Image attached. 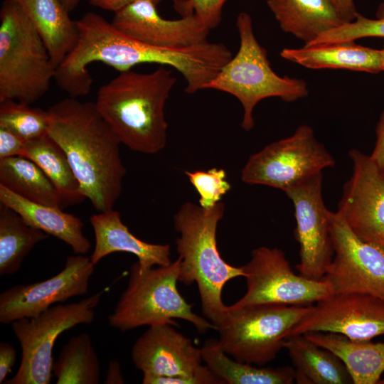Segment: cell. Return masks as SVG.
<instances>
[{
	"instance_id": "obj_5",
	"label": "cell",
	"mask_w": 384,
	"mask_h": 384,
	"mask_svg": "<svg viewBox=\"0 0 384 384\" xmlns=\"http://www.w3.org/2000/svg\"><path fill=\"white\" fill-rule=\"evenodd\" d=\"M57 67L18 0L0 11V101L31 105L50 89Z\"/></svg>"
},
{
	"instance_id": "obj_14",
	"label": "cell",
	"mask_w": 384,
	"mask_h": 384,
	"mask_svg": "<svg viewBox=\"0 0 384 384\" xmlns=\"http://www.w3.org/2000/svg\"><path fill=\"white\" fill-rule=\"evenodd\" d=\"M322 173L289 188L284 193L294 208V238L299 245V274L322 279L334 257L329 212L322 196Z\"/></svg>"
},
{
	"instance_id": "obj_18",
	"label": "cell",
	"mask_w": 384,
	"mask_h": 384,
	"mask_svg": "<svg viewBox=\"0 0 384 384\" xmlns=\"http://www.w3.org/2000/svg\"><path fill=\"white\" fill-rule=\"evenodd\" d=\"M149 0H139L114 12L112 23L132 38L164 48H183L207 41L210 31L196 15L166 19Z\"/></svg>"
},
{
	"instance_id": "obj_4",
	"label": "cell",
	"mask_w": 384,
	"mask_h": 384,
	"mask_svg": "<svg viewBox=\"0 0 384 384\" xmlns=\"http://www.w3.org/2000/svg\"><path fill=\"white\" fill-rule=\"evenodd\" d=\"M225 213L220 202L205 209L193 203H183L174 215V226L179 236L176 251L181 259L178 282L198 286L204 316L217 327L228 314L222 291L230 279L245 277L243 267L227 263L217 247L216 231Z\"/></svg>"
},
{
	"instance_id": "obj_28",
	"label": "cell",
	"mask_w": 384,
	"mask_h": 384,
	"mask_svg": "<svg viewBox=\"0 0 384 384\" xmlns=\"http://www.w3.org/2000/svg\"><path fill=\"white\" fill-rule=\"evenodd\" d=\"M22 156L42 169L59 191L66 206L85 200L65 151L48 134L26 141Z\"/></svg>"
},
{
	"instance_id": "obj_12",
	"label": "cell",
	"mask_w": 384,
	"mask_h": 384,
	"mask_svg": "<svg viewBox=\"0 0 384 384\" xmlns=\"http://www.w3.org/2000/svg\"><path fill=\"white\" fill-rule=\"evenodd\" d=\"M334 165L333 156L316 139L313 129L303 124L290 137L252 154L242 169L241 179L284 192L297 182Z\"/></svg>"
},
{
	"instance_id": "obj_15",
	"label": "cell",
	"mask_w": 384,
	"mask_h": 384,
	"mask_svg": "<svg viewBox=\"0 0 384 384\" xmlns=\"http://www.w3.org/2000/svg\"><path fill=\"white\" fill-rule=\"evenodd\" d=\"M330 332L356 341L384 335V300L363 293H338L311 305L286 338L307 332Z\"/></svg>"
},
{
	"instance_id": "obj_37",
	"label": "cell",
	"mask_w": 384,
	"mask_h": 384,
	"mask_svg": "<svg viewBox=\"0 0 384 384\" xmlns=\"http://www.w3.org/2000/svg\"><path fill=\"white\" fill-rule=\"evenodd\" d=\"M16 350L6 342L0 343V383H4L16 360Z\"/></svg>"
},
{
	"instance_id": "obj_32",
	"label": "cell",
	"mask_w": 384,
	"mask_h": 384,
	"mask_svg": "<svg viewBox=\"0 0 384 384\" xmlns=\"http://www.w3.org/2000/svg\"><path fill=\"white\" fill-rule=\"evenodd\" d=\"M189 181L199 194V206L205 209L213 208L230 189L223 169L185 171Z\"/></svg>"
},
{
	"instance_id": "obj_30",
	"label": "cell",
	"mask_w": 384,
	"mask_h": 384,
	"mask_svg": "<svg viewBox=\"0 0 384 384\" xmlns=\"http://www.w3.org/2000/svg\"><path fill=\"white\" fill-rule=\"evenodd\" d=\"M56 384H97L100 363L90 336L82 333L63 346L53 365Z\"/></svg>"
},
{
	"instance_id": "obj_20",
	"label": "cell",
	"mask_w": 384,
	"mask_h": 384,
	"mask_svg": "<svg viewBox=\"0 0 384 384\" xmlns=\"http://www.w3.org/2000/svg\"><path fill=\"white\" fill-rule=\"evenodd\" d=\"M280 56L309 69H346L378 73L382 72L380 49L339 41L284 48Z\"/></svg>"
},
{
	"instance_id": "obj_23",
	"label": "cell",
	"mask_w": 384,
	"mask_h": 384,
	"mask_svg": "<svg viewBox=\"0 0 384 384\" xmlns=\"http://www.w3.org/2000/svg\"><path fill=\"white\" fill-rule=\"evenodd\" d=\"M56 67L75 47L79 30L61 0H18Z\"/></svg>"
},
{
	"instance_id": "obj_19",
	"label": "cell",
	"mask_w": 384,
	"mask_h": 384,
	"mask_svg": "<svg viewBox=\"0 0 384 384\" xmlns=\"http://www.w3.org/2000/svg\"><path fill=\"white\" fill-rule=\"evenodd\" d=\"M90 221L95 235V247L90 258L95 265L103 257L117 252L135 255L141 270L172 262L169 245L149 243L137 238L123 223L117 210L98 212L90 217Z\"/></svg>"
},
{
	"instance_id": "obj_6",
	"label": "cell",
	"mask_w": 384,
	"mask_h": 384,
	"mask_svg": "<svg viewBox=\"0 0 384 384\" xmlns=\"http://www.w3.org/2000/svg\"><path fill=\"white\" fill-rule=\"evenodd\" d=\"M236 28L240 37L237 53L223 65L205 89L228 93L240 102L243 109L241 127L245 131L255 125L253 111L258 102L269 97L294 102L309 94L302 79L279 76L271 68L267 53L257 41L250 16L238 14Z\"/></svg>"
},
{
	"instance_id": "obj_38",
	"label": "cell",
	"mask_w": 384,
	"mask_h": 384,
	"mask_svg": "<svg viewBox=\"0 0 384 384\" xmlns=\"http://www.w3.org/2000/svg\"><path fill=\"white\" fill-rule=\"evenodd\" d=\"M89 4L101 9L115 12L139 0H87ZM157 4L162 0H149Z\"/></svg>"
},
{
	"instance_id": "obj_43",
	"label": "cell",
	"mask_w": 384,
	"mask_h": 384,
	"mask_svg": "<svg viewBox=\"0 0 384 384\" xmlns=\"http://www.w3.org/2000/svg\"><path fill=\"white\" fill-rule=\"evenodd\" d=\"M378 384H384V378H381Z\"/></svg>"
},
{
	"instance_id": "obj_27",
	"label": "cell",
	"mask_w": 384,
	"mask_h": 384,
	"mask_svg": "<svg viewBox=\"0 0 384 384\" xmlns=\"http://www.w3.org/2000/svg\"><path fill=\"white\" fill-rule=\"evenodd\" d=\"M0 185L30 201L61 209L66 207L50 178L23 156L0 159Z\"/></svg>"
},
{
	"instance_id": "obj_17",
	"label": "cell",
	"mask_w": 384,
	"mask_h": 384,
	"mask_svg": "<svg viewBox=\"0 0 384 384\" xmlns=\"http://www.w3.org/2000/svg\"><path fill=\"white\" fill-rule=\"evenodd\" d=\"M353 162L336 212L361 240L384 248V176L369 156L349 151Z\"/></svg>"
},
{
	"instance_id": "obj_21",
	"label": "cell",
	"mask_w": 384,
	"mask_h": 384,
	"mask_svg": "<svg viewBox=\"0 0 384 384\" xmlns=\"http://www.w3.org/2000/svg\"><path fill=\"white\" fill-rule=\"evenodd\" d=\"M0 203L18 213L30 225L69 245L75 254L85 255L91 243L82 220L63 209L26 200L0 185Z\"/></svg>"
},
{
	"instance_id": "obj_13",
	"label": "cell",
	"mask_w": 384,
	"mask_h": 384,
	"mask_svg": "<svg viewBox=\"0 0 384 384\" xmlns=\"http://www.w3.org/2000/svg\"><path fill=\"white\" fill-rule=\"evenodd\" d=\"M334 257L322 278L334 294L363 293L384 300V248L356 235L335 212H329Z\"/></svg>"
},
{
	"instance_id": "obj_26",
	"label": "cell",
	"mask_w": 384,
	"mask_h": 384,
	"mask_svg": "<svg viewBox=\"0 0 384 384\" xmlns=\"http://www.w3.org/2000/svg\"><path fill=\"white\" fill-rule=\"evenodd\" d=\"M201 349L203 362L224 384H292L295 383L292 366L260 368L230 358L216 339L207 340Z\"/></svg>"
},
{
	"instance_id": "obj_22",
	"label": "cell",
	"mask_w": 384,
	"mask_h": 384,
	"mask_svg": "<svg viewBox=\"0 0 384 384\" xmlns=\"http://www.w3.org/2000/svg\"><path fill=\"white\" fill-rule=\"evenodd\" d=\"M281 29L309 45L346 23L331 0H267Z\"/></svg>"
},
{
	"instance_id": "obj_1",
	"label": "cell",
	"mask_w": 384,
	"mask_h": 384,
	"mask_svg": "<svg viewBox=\"0 0 384 384\" xmlns=\"http://www.w3.org/2000/svg\"><path fill=\"white\" fill-rule=\"evenodd\" d=\"M48 112V134L65 151L82 193L97 212L113 209L127 169L121 142L95 103L69 97Z\"/></svg>"
},
{
	"instance_id": "obj_25",
	"label": "cell",
	"mask_w": 384,
	"mask_h": 384,
	"mask_svg": "<svg viewBox=\"0 0 384 384\" xmlns=\"http://www.w3.org/2000/svg\"><path fill=\"white\" fill-rule=\"evenodd\" d=\"M304 335L338 356L353 384H378L381 379L384 373V342L356 341L330 332L311 331Z\"/></svg>"
},
{
	"instance_id": "obj_9",
	"label": "cell",
	"mask_w": 384,
	"mask_h": 384,
	"mask_svg": "<svg viewBox=\"0 0 384 384\" xmlns=\"http://www.w3.org/2000/svg\"><path fill=\"white\" fill-rule=\"evenodd\" d=\"M102 292L79 302L58 304L38 315L24 317L11 324L21 349L20 366L4 384H49L54 363L53 350L58 337L80 324H90Z\"/></svg>"
},
{
	"instance_id": "obj_33",
	"label": "cell",
	"mask_w": 384,
	"mask_h": 384,
	"mask_svg": "<svg viewBox=\"0 0 384 384\" xmlns=\"http://www.w3.org/2000/svg\"><path fill=\"white\" fill-rule=\"evenodd\" d=\"M367 37L384 38V17L373 19L358 14L353 21L346 22L340 26L321 34L309 45L355 41L357 39Z\"/></svg>"
},
{
	"instance_id": "obj_8",
	"label": "cell",
	"mask_w": 384,
	"mask_h": 384,
	"mask_svg": "<svg viewBox=\"0 0 384 384\" xmlns=\"http://www.w3.org/2000/svg\"><path fill=\"white\" fill-rule=\"evenodd\" d=\"M311 306H228L227 316L215 330L219 334L218 344L238 361L264 366L275 359L288 333Z\"/></svg>"
},
{
	"instance_id": "obj_24",
	"label": "cell",
	"mask_w": 384,
	"mask_h": 384,
	"mask_svg": "<svg viewBox=\"0 0 384 384\" xmlns=\"http://www.w3.org/2000/svg\"><path fill=\"white\" fill-rule=\"evenodd\" d=\"M283 348L287 351L293 364L296 383H353L351 376L341 358L304 334L286 338Z\"/></svg>"
},
{
	"instance_id": "obj_3",
	"label": "cell",
	"mask_w": 384,
	"mask_h": 384,
	"mask_svg": "<svg viewBox=\"0 0 384 384\" xmlns=\"http://www.w3.org/2000/svg\"><path fill=\"white\" fill-rule=\"evenodd\" d=\"M176 80L161 65L148 73L120 72L99 88L95 103L121 144L137 152L156 154L166 144L165 106Z\"/></svg>"
},
{
	"instance_id": "obj_36",
	"label": "cell",
	"mask_w": 384,
	"mask_h": 384,
	"mask_svg": "<svg viewBox=\"0 0 384 384\" xmlns=\"http://www.w3.org/2000/svg\"><path fill=\"white\" fill-rule=\"evenodd\" d=\"M375 134L376 139L374 149L369 157L384 176V109L377 124Z\"/></svg>"
},
{
	"instance_id": "obj_10",
	"label": "cell",
	"mask_w": 384,
	"mask_h": 384,
	"mask_svg": "<svg viewBox=\"0 0 384 384\" xmlns=\"http://www.w3.org/2000/svg\"><path fill=\"white\" fill-rule=\"evenodd\" d=\"M131 358L143 384H224L202 363L201 348L169 324L149 326L134 342Z\"/></svg>"
},
{
	"instance_id": "obj_2",
	"label": "cell",
	"mask_w": 384,
	"mask_h": 384,
	"mask_svg": "<svg viewBox=\"0 0 384 384\" xmlns=\"http://www.w3.org/2000/svg\"><path fill=\"white\" fill-rule=\"evenodd\" d=\"M79 38L74 49L57 67L55 80L70 97L87 95L92 78L87 66L102 62L120 72L142 63L169 66L186 82L196 81L206 65L201 45L164 48L142 43L123 33L100 14L87 12L76 21Z\"/></svg>"
},
{
	"instance_id": "obj_42",
	"label": "cell",
	"mask_w": 384,
	"mask_h": 384,
	"mask_svg": "<svg viewBox=\"0 0 384 384\" xmlns=\"http://www.w3.org/2000/svg\"><path fill=\"white\" fill-rule=\"evenodd\" d=\"M380 54H381V67H382V71H384V46L382 49H380Z\"/></svg>"
},
{
	"instance_id": "obj_7",
	"label": "cell",
	"mask_w": 384,
	"mask_h": 384,
	"mask_svg": "<svg viewBox=\"0 0 384 384\" xmlns=\"http://www.w3.org/2000/svg\"><path fill=\"white\" fill-rule=\"evenodd\" d=\"M181 259L166 266L141 270L138 262L132 265L127 286L108 316L109 325L120 331L143 326L169 324L178 326L175 319L192 324L200 333L215 326L196 314L177 289Z\"/></svg>"
},
{
	"instance_id": "obj_31",
	"label": "cell",
	"mask_w": 384,
	"mask_h": 384,
	"mask_svg": "<svg viewBox=\"0 0 384 384\" xmlns=\"http://www.w3.org/2000/svg\"><path fill=\"white\" fill-rule=\"evenodd\" d=\"M0 126L26 141L48 134V110L33 107L15 100L0 101Z\"/></svg>"
},
{
	"instance_id": "obj_41",
	"label": "cell",
	"mask_w": 384,
	"mask_h": 384,
	"mask_svg": "<svg viewBox=\"0 0 384 384\" xmlns=\"http://www.w3.org/2000/svg\"><path fill=\"white\" fill-rule=\"evenodd\" d=\"M69 12L73 11L79 4L80 0H61Z\"/></svg>"
},
{
	"instance_id": "obj_16",
	"label": "cell",
	"mask_w": 384,
	"mask_h": 384,
	"mask_svg": "<svg viewBox=\"0 0 384 384\" xmlns=\"http://www.w3.org/2000/svg\"><path fill=\"white\" fill-rule=\"evenodd\" d=\"M95 265L85 255L68 256L63 269L42 282L15 284L0 294V322L11 324L87 293Z\"/></svg>"
},
{
	"instance_id": "obj_40",
	"label": "cell",
	"mask_w": 384,
	"mask_h": 384,
	"mask_svg": "<svg viewBox=\"0 0 384 384\" xmlns=\"http://www.w3.org/2000/svg\"><path fill=\"white\" fill-rule=\"evenodd\" d=\"M104 383L106 384L124 383L119 363L117 361H110Z\"/></svg>"
},
{
	"instance_id": "obj_34",
	"label": "cell",
	"mask_w": 384,
	"mask_h": 384,
	"mask_svg": "<svg viewBox=\"0 0 384 384\" xmlns=\"http://www.w3.org/2000/svg\"><path fill=\"white\" fill-rule=\"evenodd\" d=\"M227 0H174V9L181 16L194 14L210 30L217 27Z\"/></svg>"
},
{
	"instance_id": "obj_11",
	"label": "cell",
	"mask_w": 384,
	"mask_h": 384,
	"mask_svg": "<svg viewBox=\"0 0 384 384\" xmlns=\"http://www.w3.org/2000/svg\"><path fill=\"white\" fill-rule=\"evenodd\" d=\"M243 267L247 289L230 306L239 309L255 305L311 306L334 293L324 279H311L296 274L279 248L260 247L251 252Z\"/></svg>"
},
{
	"instance_id": "obj_29",
	"label": "cell",
	"mask_w": 384,
	"mask_h": 384,
	"mask_svg": "<svg viewBox=\"0 0 384 384\" xmlns=\"http://www.w3.org/2000/svg\"><path fill=\"white\" fill-rule=\"evenodd\" d=\"M48 236L16 210L0 203V275L16 273L33 248Z\"/></svg>"
},
{
	"instance_id": "obj_39",
	"label": "cell",
	"mask_w": 384,
	"mask_h": 384,
	"mask_svg": "<svg viewBox=\"0 0 384 384\" xmlns=\"http://www.w3.org/2000/svg\"><path fill=\"white\" fill-rule=\"evenodd\" d=\"M345 22L353 21L358 14L356 9L354 0H331Z\"/></svg>"
},
{
	"instance_id": "obj_35",
	"label": "cell",
	"mask_w": 384,
	"mask_h": 384,
	"mask_svg": "<svg viewBox=\"0 0 384 384\" xmlns=\"http://www.w3.org/2000/svg\"><path fill=\"white\" fill-rule=\"evenodd\" d=\"M26 141L7 128L0 126V159L22 156Z\"/></svg>"
}]
</instances>
